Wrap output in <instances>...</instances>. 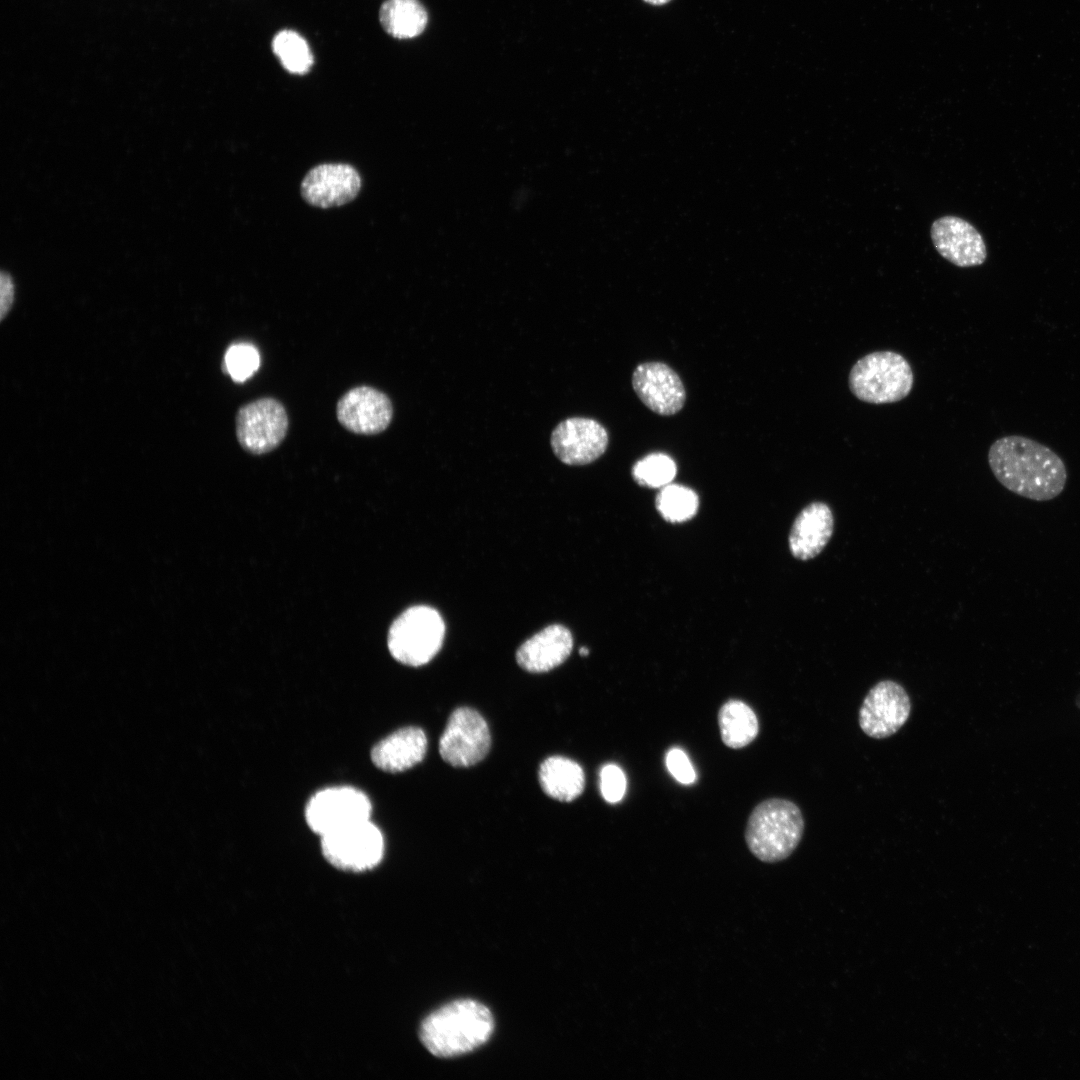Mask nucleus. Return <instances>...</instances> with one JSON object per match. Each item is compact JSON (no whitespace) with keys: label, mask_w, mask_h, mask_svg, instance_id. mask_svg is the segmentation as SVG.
<instances>
[{"label":"nucleus","mask_w":1080,"mask_h":1080,"mask_svg":"<svg viewBox=\"0 0 1080 1080\" xmlns=\"http://www.w3.org/2000/svg\"><path fill=\"white\" fill-rule=\"evenodd\" d=\"M494 1020L489 1009L474 1000H457L430 1014L422 1023L420 1039L437 1057H453L483 1045Z\"/></svg>","instance_id":"f03ea898"},{"label":"nucleus","mask_w":1080,"mask_h":1080,"mask_svg":"<svg viewBox=\"0 0 1080 1080\" xmlns=\"http://www.w3.org/2000/svg\"><path fill=\"white\" fill-rule=\"evenodd\" d=\"M491 745V735L483 716L469 707H459L450 715L439 740L442 759L454 767H469L483 760Z\"/></svg>","instance_id":"1a4fd4ad"},{"label":"nucleus","mask_w":1080,"mask_h":1080,"mask_svg":"<svg viewBox=\"0 0 1080 1080\" xmlns=\"http://www.w3.org/2000/svg\"><path fill=\"white\" fill-rule=\"evenodd\" d=\"M632 386L641 402L659 415L676 414L686 401L685 387L679 375L662 362L639 364L632 375Z\"/></svg>","instance_id":"ddd939ff"},{"label":"nucleus","mask_w":1080,"mask_h":1080,"mask_svg":"<svg viewBox=\"0 0 1080 1080\" xmlns=\"http://www.w3.org/2000/svg\"><path fill=\"white\" fill-rule=\"evenodd\" d=\"M538 779L545 794L563 802L578 798L585 787L582 767L563 756L546 758L539 766Z\"/></svg>","instance_id":"6ab92c4d"},{"label":"nucleus","mask_w":1080,"mask_h":1080,"mask_svg":"<svg viewBox=\"0 0 1080 1080\" xmlns=\"http://www.w3.org/2000/svg\"><path fill=\"white\" fill-rule=\"evenodd\" d=\"M655 502L661 516L672 523L691 519L696 514L699 504L695 491L672 483L660 489Z\"/></svg>","instance_id":"4be33fe9"},{"label":"nucleus","mask_w":1080,"mask_h":1080,"mask_svg":"<svg viewBox=\"0 0 1080 1080\" xmlns=\"http://www.w3.org/2000/svg\"><path fill=\"white\" fill-rule=\"evenodd\" d=\"M677 472L674 460L664 453H651L632 468L634 480L641 486L662 488L671 483Z\"/></svg>","instance_id":"b1692460"},{"label":"nucleus","mask_w":1080,"mask_h":1080,"mask_svg":"<svg viewBox=\"0 0 1080 1080\" xmlns=\"http://www.w3.org/2000/svg\"><path fill=\"white\" fill-rule=\"evenodd\" d=\"M550 442L555 455L563 463L586 465L605 453L609 437L606 428L598 421L571 417L554 428Z\"/></svg>","instance_id":"f8f14e48"},{"label":"nucleus","mask_w":1080,"mask_h":1080,"mask_svg":"<svg viewBox=\"0 0 1080 1080\" xmlns=\"http://www.w3.org/2000/svg\"><path fill=\"white\" fill-rule=\"evenodd\" d=\"M911 700L905 688L893 680H881L870 688L858 714L861 730L874 739L894 735L907 722Z\"/></svg>","instance_id":"9d476101"},{"label":"nucleus","mask_w":1080,"mask_h":1080,"mask_svg":"<svg viewBox=\"0 0 1080 1080\" xmlns=\"http://www.w3.org/2000/svg\"><path fill=\"white\" fill-rule=\"evenodd\" d=\"M371 812V801L363 791L352 786H333L317 791L309 799L305 820L322 837L370 819Z\"/></svg>","instance_id":"0eeeda50"},{"label":"nucleus","mask_w":1080,"mask_h":1080,"mask_svg":"<svg viewBox=\"0 0 1080 1080\" xmlns=\"http://www.w3.org/2000/svg\"><path fill=\"white\" fill-rule=\"evenodd\" d=\"M573 638L570 631L559 624L546 628L526 640L517 650L518 665L532 673L552 670L570 655Z\"/></svg>","instance_id":"f3484780"},{"label":"nucleus","mask_w":1080,"mask_h":1080,"mask_svg":"<svg viewBox=\"0 0 1080 1080\" xmlns=\"http://www.w3.org/2000/svg\"><path fill=\"white\" fill-rule=\"evenodd\" d=\"M445 624L437 610L429 606H414L404 611L392 624L388 648L400 663L421 666L440 650Z\"/></svg>","instance_id":"39448f33"},{"label":"nucleus","mask_w":1080,"mask_h":1080,"mask_svg":"<svg viewBox=\"0 0 1080 1080\" xmlns=\"http://www.w3.org/2000/svg\"><path fill=\"white\" fill-rule=\"evenodd\" d=\"M0 318L3 319L10 310L14 299V285L9 274L2 272L0 277Z\"/></svg>","instance_id":"cd10ccee"},{"label":"nucleus","mask_w":1080,"mask_h":1080,"mask_svg":"<svg viewBox=\"0 0 1080 1080\" xmlns=\"http://www.w3.org/2000/svg\"><path fill=\"white\" fill-rule=\"evenodd\" d=\"M626 777L615 764H607L600 771V791L606 802L618 803L626 792Z\"/></svg>","instance_id":"a878e982"},{"label":"nucleus","mask_w":1080,"mask_h":1080,"mask_svg":"<svg viewBox=\"0 0 1080 1080\" xmlns=\"http://www.w3.org/2000/svg\"><path fill=\"white\" fill-rule=\"evenodd\" d=\"M995 478L1009 491L1035 501H1048L1064 489L1067 471L1049 447L1025 436L997 439L988 452Z\"/></svg>","instance_id":"f257e3e1"},{"label":"nucleus","mask_w":1080,"mask_h":1080,"mask_svg":"<svg viewBox=\"0 0 1080 1080\" xmlns=\"http://www.w3.org/2000/svg\"><path fill=\"white\" fill-rule=\"evenodd\" d=\"M260 365L257 348L246 342L235 343L228 347L223 359V371L238 383L251 378Z\"/></svg>","instance_id":"393cba45"},{"label":"nucleus","mask_w":1080,"mask_h":1080,"mask_svg":"<svg viewBox=\"0 0 1080 1080\" xmlns=\"http://www.w3.org/2000/svg\"><path fill=\"white\" fill-rule=\"evenodd\" d=\"M336 416L339 423L352 433L375 435L390 425L393 405L384 392L371 386H357L340 397Z\"/></svg>","instance_id":"9b49d317"},{"label":"nucleus","mask_w":1080,"mask_h":1080,"mask_svg":"<svg viewBox=\"0 0 1080 1080\" xmlns=\"http://www.w3.org/2000/svg\"><path fill=\"white\" fill-rule=\"evenodd\" d=\"M588 653H589V651H588V649H587L586 647H582V648L580 649V654H581L582 656H587V655H588Z\"/></svg>","instance_id":"c756f323"},{"label":"nucleus","mask_w":1080,"mask_h":1080,"mask_svg":"<svg viewBox=\"0 0 1080 1080\" xmlns=\"http://www.w3.org/2000/svg\"><path fill=\"white\" fill-rule=\"evenodd\" d=\"M931 239L938 253L959 267L984 263L987 252L984 240L975 227L956 216H944L933 222Z\"/></svg>","instance_id":"2eb2a0df"},{"label":"nucleus","mask_w":1080,"mask_h":1080,"mask_svg":"<svg viewBox=\"0 0 1080 1080\" xmlns=\"http://www.w3.org/2000/svg\"><path fill=\"white\" fill-rule=\"evenodd\" d=\"M717 720L721 740L731 749L748 746L759 733V722L755 712L740 700L732 699L725 702L719 709Z\"/></svg>","instance_id":"aec40b11"},{"label":"nucleus","mask_w":1080,"mask_h":1080,"mask_svg":"<svg viewBox=\"0 0 1080 1080\" xmlns=\"http://www.w3.org/2000/svg\"><path fill=\"white\" fill-rule=\"evenodd\" d=\"M643 1L648 3V4L654 5V6H662V5H665L668 2H670L671 0H643Z\"/></svg>","instance_id":"c85d7f7f"},{"label":"nucleus","mask_w":1080,"mask_h":1080,"mask_svg":"<svg viewBox=\"0 0 1080 1080\" xmlns=\"http://www.w3.org/2000/svg\"><path fill=\"white\" fill-rule=\"evenodd\" d=\"M274 54L290 73L305 74L313 64V55L305 39L295 31L278 32L272 41Z\"/></svg>","instance_id":"5701e85b"},{"label":"nucleus","mask_w":1080,"mask_h":1080,"mask_svg":"<svg viewBox=\"0 0 1080 1080\" xmlns=\"http://www.w3.org/2000/svg\"><path fill=\"white\" fill-rule=\"evenodd\" d=\"M288 427L285 407L272 397L249 402L236 414L238 443L251 454H265L277 448L285 439Z\"/></svg>","instance_id":"6e6552de"},{"label":"nucleus","mask_w":1080,"mask_h":1080,"mask_svg":"<svg viewBox=\"0 0 1080 1080\" xmlns=\"http://www.w3.org/2000/svg\"><path fill=\"white\" fill-rule=\"evenodd\" d=\"M384 837L370 819L321 837V851L335 868L364 872L376 867L384 855Z\"/></svg>","instance_id":"423d86ee"},{"label":"nucleus","mask_w":1080,"mask_h":1080,"mask_svg":"<svg viewBox=\"0 0 1080 1080\" xmlns=\"http://www.w3.org/2000/svg\"><path fill=\"white\" fill-rule=\"evenodd\" d=\"M427 744L421 728L405 727L379 741L371 750V760L385 772H403L424 759Z\"/></svg>","instance_id":"a211bd4d"},{"label":"nucleus","mask_w":1080,"mask_h":1080,"mask_svg":"<svg viewBox=\"0 0 1080 1080\" xmlns=\"http://www.w3.org/2000/svg\"><path fill=\"white\" fill-rule=\"evenodd\" d=\"M913 382V371L906 358L888 350L861 357L852 366L848 377L852 394L870 404L904 399L911 392Z\"/></svg>","instance_id":"20e7f679"},{"label":"nucleus","mask_w":1080,"mask_h":1080,"mask_svg":"<svg viewBox=\"0 0 1080 1080\" xmlns=\"http://www.w3.org/2000/svg\"><path fill=\"white\" fill-rule=\"evenodd\" d=\"M383 29L397 39H410L421 34L428 14L418 0H386L379 11Z\"/></svg>","instance_id":"412c9836"},{"label":"nucleus","mask_w":1080,"mask_h":1080,"mask_svg":"<svg viewBox=\"0 0 1080 1080\" xmlns=\"http://www.w3.org/2000/svg\"><path fill=\"white\" fill-rule=\"evenodd\" d=\"M666 766L671 775L684 785L695 782L696 772L685 752L679 748H672L666 755Z\"/></svg>","instance_id":"bb28decb"},{"label":"nucleus","mask_w":1080,"mask_h":1080,"mask_svg":"<svg viewBox=\"0 0 1080 1080\" xmlns=\"http://www.w3.org/2000/svg\"><path fill=\"white\" fill-rule=\"evenodd\" d=\"M834 530V516L829 505L814 501L796 516L788 537L791 554L796 559L810 560L825 548Z\"/></svg>","instance_id":"dca6fc26"},{"label":"nucleus","mask_w":1080,"mask_h":1080,"mask_svg":"<svg viewBox=\"0 0 1080 1080\" xmlns=\"http://www.w3.org/2000/svg\"><path fill=\"white\" fill-rule=\"evenodd\" d=\"M361 188V177L348 164L327 163L312 168L301 184L303 198L311 205L329 208L353 200Z\"/></svg>","instance_id":"4468645a"},{"label":"nucleus","mask_w":1080,"mask_h":1080,"mask_svg":"<svg viewBox=\"0 0 1080 1080\" xmlns=\"http://www.w3.org/2000/svg\"><path fill=\"white\" fill-rule=\"evenodd\" d=\"M805 822L797 804L770 798L751 811L745 828V842L760 861L775 863L788 858L799 845Z\"/></svg>","instance_id":"7ed1b4c3"}]
</instances>
